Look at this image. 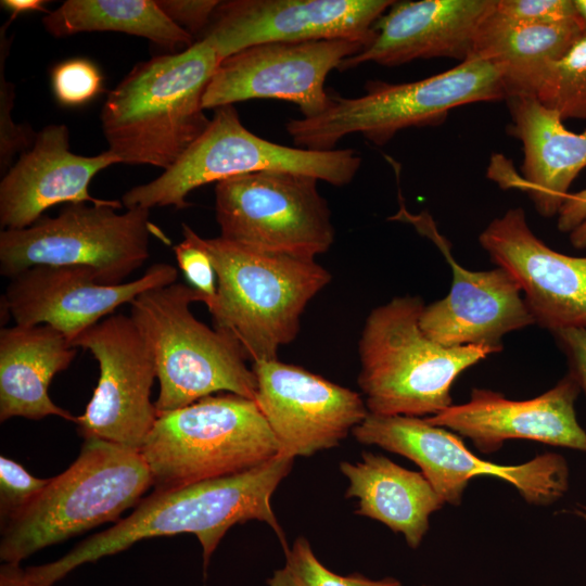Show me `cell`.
I'll use <instances>...</instances> for the list:
<instances>
[{"instance_id":"24","label":"cell","mask_w":586,"mask_h":586,"mask_svg":"<svg viewBox=\"0 0 586 586\" xmlns=\"http://www.w3.org/2000/svg\"><path fill=\"white\" fill-rule=\"evenodd\" d=\"M77 347L48 324L1 328L0 420L23 417L39 420L76 417L56 406L48 390L53 377L67 369Z\"/></svg>"},{"instance_id":"14","label":"cell","mask_w":586,"mask_h":586,"mask_svg":"<svg viewBox=\"0 0 586 586\" xmlns=\"http://www.w3.org/2000/svg\"><path fill=\"white\" fill-rule=\"evenodd\" d=\"M364 46L349 40L268 42L241 50L220 61L202 100L216 110L254 99L296 104L304 118L323 113L331 104L324 88L329 73Z\"/></svg>"},{"instance_id":"37","label":"cell","mask_w":586,"mask_h":586,"mask_svg":"<svg viewBox=\"0 0 586 586\" xmlns=\"http://www.w3.org/2000/svg\"><path fill=\"white\" fill-rule=\"evenodd\" d=\"M558 229L571 232V243L586 249V189L569 194L558 213Z\"/></svg>"},{"instance_id":"2","label":"cell","mask_w":586,"mask_h":586,"mask_svg":"<svg viewBox=\"0 0 586 586\" xmlns=\"http://www.w3.org/2000/svg\"><path fill=\"white\" fill-rule=\"evenodd\" d=\"M220 61L201 39L136 64L101 110L109 150L123 164L173 166L211 123L202 100Z\"/></svg>"},{"instance_id":"7","label":"cell","mask_w":586,"mask_h":586,"mask_svg":"<svg viewBox=\"0 0 586 586\" xmlns=\"http://www.w3.org/2000/svg\"><path fill=\"white\" fill-rule=\"evenodd\" d=\"M205 304L193 286L175 282L130 303V317L146 339L160 383L157 415L226 391L255 399L257 383L242 347L198 320L190 305Z\"/></svg>"},{"instance_id":"41","label":"cell","mask_w":586,"mask_h":586,"mask_svg":"<svg viewBox=\"0 0 586 586\" xmlns=\"http://www.w3.org/2000/svg\"><path fill=\"white\" fill-rule=\"evenodd\" d=\"M573 513L582 519L586 525V504H577L573 509Z\"/></svg>"},{"instance_id":"17","label":"cell","mask_w":586,"mask_h":586,"mask_svg":"<svg viewBox=\"0 0 586 586\" xmlns=\"http://www.w3.org/2000/svg\"><path fill=\"white\" fill-rule=\"evenodd\" d=\"M255 403L280 453L311 456L333 448L369 411L361 396L302 367L278 359L253 362Z\"/></svg>"},{"instance_id":"18","label":"cell","mask_w":586,"mask_h":586,"mask_svg":"<svg viewBox=\"0 0 586 586\" xmlns=\"http://www.w3.org/2000/svg\"><path fill=\"white\" fill-rule=\"evenodd\" d=\"M177 278V268L166 263L154 264L139 278L120 284L100 283L86 267L43 265L11 278L2 301L15 324H48L72 342L120 305Z\"/></svg>"},{"instance_id":"3","label":"cell","mask_w":586,"mask_h":586,"mask_svg":"<svg viewBox=\"0 0 586 586\" xmlns=\"http://www.w3.org/2000/svg\"><path fill=\"white\" fill-rule=\"evenodd\" d=\"M182 234L207 253L215 269L217 291L206 306L214 328L253 362L277 359L279 347L296 337L304 309L330 282V272L315 259L202 238L187 224Z\"/></svg>"},{"instance_id":"19","label":"cell","mask_w":586,"mask_h":586,"mask_svg":"<svg viewBox=\"0 0 586 586\" xmlns=\"http://www.w3.org/2000/svg\"><path fill=\"white\" fill-rule=\"evenodd\" d=\"M479 241L493 263L515 279L535 323L550 332L586 328V257L546 245L521 207L491 221Z\"/></svg>"},{"instance_id":"26","label":"cell","mask_w":586,"mask_h":586,"mask_svg":"<svg viewBox=\"0 0 586 586\" xmlns=\"http://www.w3.org/2000/svg\"><path fill=\"white\" fill-rule=\"evenodd\" d=\"M581 34L577 21L514 23L494 8L476 33L471 58L488 61L500 71L507 98L530 94L544 67L562 58Z\"/></svg>"},{"instance_id":"5","label":"cell","mask_w":586,"mask_h":586,"mask_svg":"<svg viewBox=\"0 0 586 586\" xmlns=\"http://www.w3.org/2000/svg\"><path fill=\"white\" fill-rule=\"evenodd\" d=\"M152 485L139 450L85 438L77 459L5 521L0 558L4 563L20 565L44 547L114 521L138 505Z\"/></svg>"},{"instance_id":"1","label":"cell","mask_w":586,"mask_h":586,"mask_svg":"<svg viewBox=\"0 0 586 586\" xmlns=\"http://www.w3.org/2000/svg\"><path fill=\"white\" fill-rule=\"evenodd\" d=\"M293 457L278 454L247 471L190 485L155 491L126 519L84 540L60 559L20 570L22 586H52L87 562L117 553L156 536L194 534L203 548L204 569L226 532L237 523L257 520L288 548L283 528L270 505L280 482L290 473Z\"/></svg>"},{"instance_id":"40","label":"cell","mask_w":586,"mask_h":586,"mask_svg":"<svg viewBox=\"0 0 586 586\" xmlns=\"http://www.w3.org/2000/svg\"><path fill=\"white\" fill-rule=\"evenodd\" d=\"M576 20L582 29V33L586 34V0H573Z\"/></svg>"},{"instance_id":"23","label":"cell","mask_w":586,"mask_h":586,"mask_svg":"<svg viewBox=\"0 0 586 586\" xmlns=\"http://www.w3.org/2000/svg\"><path fill=\"white\" fill-rule=\"evenodd\" d=\"M506 100L512 117L509 132L523 143V177L511 176L499 183L524 190L542 216L552 217L586 167V131L568 130L560 114L533 95L518 94Z\"/></svg>"},{"instance_id":"38","label":"cell","mask_w":586,"mask_h":586,"mask_svg":"<svg viewBox=\"0 0 586 586\" xmlns=\"http://www.w3.org/2000/svg\"><path fill=\"white\" fill-rule=\"evenodd\" d=\"M0 3L10 11L12 21L22 13L47 12L44 7L47 1L43 0H2Z\"/></svg>"},{"instance_id":"20","label":"cell","mask_w":586,"mask_h":586,"mask_svg":"<svg viewBox=\"0 0 586 586\" xmlns=\"http://www.w3.org/2000/svg\"><path fill=\"white\" fill-rule=\"evenodd\" d=\"M579 392L577 381L569 372L547 392L525 400L508 399L488 388H473L469 402L424 419L469 438L486 455L518 438L586 453V431L575 412Z\"/></svg>"},{"instance_id":"9","label":"cell","mask_w":586,"mask_h":586,"mask_svg":"<svg viewBox=\"0 0 586 586\" xmlns=\"http://www.w3.org/2000/svg\"><path fill=\"white\" fill-rule=\"evenodd\" d=\"M361 165L353 149L327 151L292 148L268 141L244 127L233 105L215 110L206 130L156 179L123 195L126 208L190 205L196 188L259 171H288L315 177L335 187L348 184Z\"/></svg>"},{"instance_id":"31","label":"cell","mask_w":586,"mask_h":586,"mask_svg":"<svg viewBox=\"0 0 586 586\" xmlns=\"http://www.w3.org/2000/svg\"><path fill=\"white\" fill-rule=\"evenodd\" d=\"M51 86L59 103L78 106L89 102L103 90V77L93 62L74 58L53 67Z\"/></svg>"},{"instance_id":"28","label":"cell","mask_w":586,"mask_h":586,"mask_svg":"<svg viewBox=\"0 0 586 586\" xmlns=\"http://www.w3.org/2000/svg\"><path fill=\"white\" fill-rule=\"evenodd\" d=\"M528 95L557 111L562 119L586 120V34L568 52L544 67Z\"/></svg>"},{"instance_id":"21","label":"cell","mask_w":586,"mask_h":586,"mask_svg":"<svg viewBox=\"0 0 586 586\" xmlns=\"http://www.w3.org/2000/svg\"><path fill=\"white\" fill-rule=\"evenodd\" d=\"M117 163L119 158L110 150L94 156L71 152L67 126H46L36 135L30 150L22 153L2 177L1 227H29L56 204L109 203L111 200L93 198L89 184L99 171Z\"/></svg>"},{"instance_id":"8","label":"cell","mask_w":586,"mask_h":586,"mask_svg":"<svg viewBox=\"0 0 586 586\" xmlns=\"http://www.w3.org/2000/svg\"><path fill=\"white\" fill-rule=\"evenodd\" d=\"M140 453L165 491L247 471L280 446L255 400L228 393L158 413Z\"/></svg>"},{"instance_id":"33","label":"cell","mask_w":586,"mask_h":586,"mask_svg":"<svg viewBox=\"0 0 586 586\" xmlns=\"http://www.w3.org/2000/svg\"><path fill=\"white\" fill-rule=\"evenodd\" d=\"M495 12L505 20L523 24L577 21L573 0H496Z\"/></svg>"},{"instance_id":"6","label":"cell","mask_w":586,"mask_h":586,"mask_svg":"<svg viewBox=\"0 0 586 586\" xmlns=\"http://www.w3.org/2000/svg\"><path fill=\"white\" fill-rule=\"evenodd\" d=\"M365 89L356 98L331 93V104L323 113L290 119L285 129L294 143L327 151L342 138L360 133L375 145H384L403 129L441 125L457 106L507 99L500 71L476 58L425 79L404 84L371 80Z\"/></svg>"},{"instance_id":"22","label":"cell","mask_w":586,"mask_h":586,"mask_svg":"<svg viewBox=\"0 0 586 586\" xmlns=\"http://www.w3.org/2000/svg\"><path fill=\"white\" fill-rule=\"evenodd\" d=\"M496 0L394 1L374 25L375 37L339 69L367 62L397 66L418 59L472 55L476 33Z\"/></svg>"},{"instance_id":"27","label":"cell","mask_w":586,"mask_h":586,"mask_svg":"<svg viewBox=\"0 0 586 586\" xmlns=\"http://www.w3.org/2000/svg\"><path fill=\"white\" fill-rule=\"evenodd\" d=\"M42 24L58 38L85 31H117L170 50L195 43L193 36L168 18L155 0H67L47 13Z\"/></svg>"},{"instance_id":"39","label":"cell","mask_w":586,"mask_h":586,"mask_svg":"<svg viewBox=\"0 0 586 586\" xmlns=\"http://www.w3.org/2000/svg\"><path fill=\"white\" fill-rule=\"evenodd\" d=\"M0 586H22L16 576L15 564H2L0 570Z\"/></svg>"},{"instance_id":"35","label":"cell","mask_w":586,"mask_h":586,"mask_svg":"<svg viewBox=\"0 0 586 586\" xmlns=\"http://www.w3.org/2000/svg\"><path fill=\"white\" fill-rule=\"evenodd\" d=\"M156 2L168 18L192 36L206 29L220 3L217 0H157Z\"/></svg>"},{"instance_id":"25","label":"cell","mask_w":586,"mask_h":586,"mask_svg":"<svg viewBox=\"0 0 586 586\" xmlns=\"http://www.w3.org/2000/svg\"><path fill=\"white\" fill-rule=\"evenodd\" d=\"M340 470L349 482L345 497L358 499L355 513L403 534L412 549L428 533L431 514L445 505L421 472L405 469L382 455L365 451L356 463L342 461Z\"/></svg>"},{"instance_id":"36","label":"cell","mask_w":586,"mask_h":586,"mask_svg":"<svg viewBox=\"0 0 586 586\" xmlns=\"http://www.w3.org/2000/svg\"><path fill=\"white\" fill-rule=\"evenodd\" d=\"M551 333L568 359L569 373L586 395V328H568Z\"/></svg>"},{"instance_id":"12","label":"cell","mask_w":586,"mask_h":586,"mask_svg":"<svg viewBox=\"0 0 586 586\" xmlns=\"http://www.w3.org/2000/svg\"><path fill=\"white\" fill-rule=\"evenodd\" d=\"M318 179L288 171L227 178L215 187L220 237L255 251L315 259L334 242V227Z\"/></svg>"},{"instance_id":"13","label":"cell","mask_w":586,"mask_h":586,"mask_svg":"<svg viewBox=\"0 0 586 586\" xmlns=\"http://www.w3.org/2000/svg\"><path fill=\"white\" fill-rule=\"evenodd\" d=\"M72 344L89 351L99 379L85 412L75 423L84 438L141 449L156 419L151 390L157 379L151 347L130 316L110 315Z\"/></svg>"},{"instance_id":"29","label":"cell","mask_w":586,"mask_h":586,"mask_svg":"<svg viewBox=\"0 0 586 586\" xmlns=\"http://www.w3.org/2000/svg\"><path fill=\"white\" fill-rule=\"evenodd\" d=\"M284 555L283 566L267 579V586H403L394 577L371 579L357 572L339 575L319 561L303 536L297 537Z\"/></svg>"},{"instance_id":"4","label":"cell","mask_w":586,"mask_h":586,"mask_svg":"<svg viewBox=\"0 0 586 586\" xmlns=\"http://www.w3.org/2000/svg\"><path fill=\"white\" fill-rule=\"evenodd\" d=\"M425 305L399 296L372 309L359 344L358 385L375 416L426 418L453 406L451 387L468 368L488 355L487 346L445 347L420 327Z\"/></svg>"},{"instance_id":"10","label":"cell","mask_w":586,"mask_h":586,"mask_svg":"<svg viewBox=\"0 0 586 586\" xmlns=\"http://www.w3.org/2000/svg\"><path fill=\"white\" fill-rule=\"evenodd\" d=\"M122 203H68L56 217L0 232V273L9 279L36 266H79L98 282L120 284L149 258L150 235L165 239L141 206L117 213Z\"/></svg>"},{"instance_id":"16","label":"cell","mask_w":586,"mask_h":586,"mask_svg":"<svg viewBox=\"0 0 586 586\" xmlns=\"http://www.w3.org/2000/svg\"><path fill=\"white\" fill-rule=\"evenodd\" d=\"M393 219L407 220L430 238L451 268L448 294L424 307L422 331L445 347L487 346L499 353L502 337L535 323L515 279L504 268L472 271L459 265L432 218L409 214L403 206Z\"/></svg>"},{"instance_id":"15","label":"cell","mask_w":586,"mask_h":586,"mask_svg":"<svg viewBox=\"0 0 586 586\" xmlns=\"http://www.w3.org/2000/svg\"><path fill=\"white\" fill-rule=\"evenodd\" d=\"M392 0L220 1L202 39L224 60L268 42L349 40L368 46Z\"/></svg>"},{"instance_id":"11","label":"cell","mask_w":586,"mask_h":586,"mask_svg":"<svg viewBox=\"0 0 586 586\" xmlns=\"http://www.w3.org/2000/svg\"><path fill=\"white\" fill-rule=\"evenodd\" d=\"M353 436L413 461L445 504L459 506L473 477L491 476L511 484L530 505L548 506L562 498L570 484L563 456L544 453L520 464H499L479 458L456 433L424 418L375 416L354 428Z\"/></svg>"},{"instance_id":"34","label":"cell","mask_w":586,"mask_h":586,"mask_svg":"<svg viewBox=\"0 0 586 586\" xmlns=\"http://www.w3.org/2000/svg\"><path fill=\"white\" fill-rule=\"evenodd\" d=\"M174 253L180 270L193 288L205 296L207 306L217 291L216 272L209 256L187 235L174 246Z\"/></svg>"},{"instance_id":"32","label":"cell","mask_w":586,"mask_h":586,"mask_svg":"<svg viewBox=\"0 0 586 586\" xmlns=\"http://www.w3.org/2000/svg\"><path fill=\"white\" fill-rule=\"evenodd\" d=\"M50 479L31 475L16 461L0 457V510L8 521L33 501L47 486Z\"/></svg>"},{"instance_id":"30","label":"cell","mask_w":586,"mask_h":586,"mask_svg":"<svg viewBox=\"0 0 586 586\" xmlns=\"http://www.w3.org/2000/svg\"><path fill=\"white\" fill-rule=\"evenodd\" d=\"M9 20L0 29V170L5 174L12 166L13 156L27 151L33 145L36 135L31 128L17 125L11 116L14 105V86L5 78V60L9 55L12 38L7 37Z\"/></svg>"}]
</instances>
